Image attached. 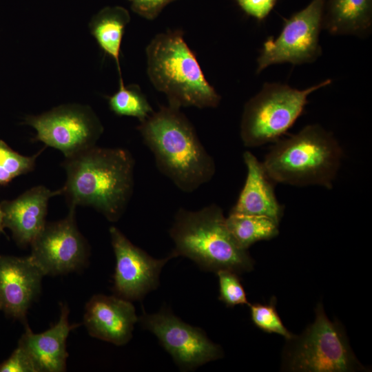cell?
Returning a JSON list of instances; mask_svg holds the SVG:
<instances>
[{"mask_svg": "<svg viewBox=\"0 0 372 372\" xmlns=\"http://www.w3.org/2000/svg\"><path fill=\"white\" fill-rule=\"evenodd\" d=\"M61 194V189L52 191L43 185H38L14 200L1 203L4 212V227L11 231L18 245H30L45 225L49 200Z\"/></svg>", "mask_w": 372, "mask_h": 372, "instance_id": "15", "label": "cell"}, {"mask_svg": "<svg viewBox=\"0 0 372 372\" xmlns=\"http://www.w3.org/2000/svg\"><path fill=\"white\" fill-rule=\"evenodd\" d=\"M138 320L156 335L181 369L192 370L223 355L221 347L203 330L185 323L168 309L153 314L143 312Z\"/></svg>", "mask_w": 372, "mask_h": 372, "instance_id": "10", "label": "cell"}, {"mask_svg": "<svg viewBox=\"0 0 372 372\" xmlns=\"http://www.w3.org/2000/svg\"><path fill=\"white\" fill-rule=\"evenodd\" d=\"M226 223L237 244L246 250L255 242L270 240L279 233V223L265 216L229 212Z\"/></svg>", "mask_w": 372, "mask_h": 372, "instance_id": "20", "label": "cell"}, {"mask_svg": "<svg viewBox=\"0 0 372 372\" xmlns=\"http://www.w3.org/2000/svg\"><path fill=\"white\" fill-rule=\"evenodd\" d=\"M173 258L184 256L203 270H228L238 274L251 271L254 261L231 234L223 209L211 204L197 211L179 208L169 230Z\"/></svg>", "mask_w": 372, "mask_h": 372, "instance_id": "3", "label": "cell"}, {"mask_svg": "<svg viewBox=\"0 0 372 372\" xmlns=\"http://www.w3.org/2000/svg\"><path fill=\"white\" fill-rule=\"evenodd\" d=\"M130 21L127 9L121 6H108L101 9L90 23V32L101 50L117 65L121 77L119 56L125 28Z\"/></svg>", "mask_w": 372, "mask_h": 372, "instance_id": "19", "label": "cell"}, {"mask_svg": "<svg viewBox=\"0 0 372 372\" xmlns=\"http://www.w3.org/2000/svg\"><path fill=\"white\" fill-rule=\"evenodd\" d=\"M108 104L116 115L136 117L140 122L154 112L140 87L134 84L125 85L122 77L118 90L108 98Z\"/></svg>", "mask_w": 372, "mask_h": 372, "instance_id": "21", "label": "cell"}, {"mask_svg": "<svg viewBox=\"0 0 372 372\" xmlns=\"http://www.w3.org/2000/svg\"><path fill=\"white\" fill-rule=\"evenodd\" d=\"M135 162L127 149L93 146L65 158L61 187L69 207L89 206L107 220L120 219L132 197Z\"/></svg>", "mask_w": 372, "mask_h": 372, "instance_id": "1", "label": "cell"}, {"mask_svg": "<svg viewBox=\"0 0 372 372\" xmlns=\"http://www.w3.org/2000/svg\"><path fill=\"white\" fill-rule=\"evenodd\" d=\"M216 274L219 283L218 298L220 301L229 307L249 304L238 273L228 270H220Z\"/></svg>", "mask_w": 372, "mask_h": 372, "instance_id": "24", "label": "cell"}, {"mask_svg": "<svg viewBox=\"0 0 372 372\" xmlns=\"http://www.w3.org/2000/svg\"><path fill=\"white\" fill-rule=\"evenodd\" d=\"M253 323L258 329L269 333H276L287 340L295 335L285 327L276 310V298L272 297L267 304L255 303L248 305Z\"/></svg>", "mask_w": 372, "mask_h": 372, "instance_id": "23", "label": "cell"}, {"mask_svg": "<svg viewBox=\"0 0 372 372\" xmlns=\"http://www.w3.org/2000/svg\"><path fill=\"white\" fill-rule=\"evenodd\" d=\"M315 313L314 322L300 335L288 340L282 369L303 372L364 371L342 324L328 318L321 303L318 304Z\"/></svg>", "mask_w": 372, "mask_h": 372, "instance_id": "6", "label": "cell"}, {"mask_svg": "<svg viewBox=\"0 0 372 372\" xmlns=\"http://www.w3.org/2000/svg\"><path fill=\"white\" fill-rule=\"evenodd\" d=\"M325 0H312L302 10L285 19L280 34L269 37L257 59V73L268 66L289 63H312L322 54L319 36Z\"/></svg>", "mask_w": 372, "mask_h": 372, "instance_id": "8", "label": "cell"}, {"mask_svg": "<svg viewBox=\"0 0 372 372\" xmlns=\"http://www.w3.org/2000/svg\"><path fill=\"white\" fill-rule=\"evenodd\" d=\"M24 123L37 132L34 140L59 149L65 158L96 145L103 127L93 110L78 104L62 105Z\"/></svg>", "mask_w": 372, "mask_h": 372, "instance_id": "9", "label": "cell"}, {"mask_svg": "<svg viewBox=\"0 0 372 372\" xmlns=\"http://www.w3.org/2000/svg\"><path fill=\"white\" fill-rule=\"evenodd\" d=\"M132 10L148 20L155 19L163 9L176 0H129Z\"/></svg>", "mask_w": 372, "mask_h": 372, "instance_id": "26", "label": "cell"}, {"mask_svg": "<svg viewBox=\"0 0 372 372\" xmlns=\"http://www.w3.org/2000/svg\"><path fill=\"white\" fill-rule=\"evenodd\" d=\"M41 152L40 150L32 156H24L0 140V185H6L14 178L32 172Z\"/></svg>", "mask_w": 372, "mask_h": 372, "instance_id": "22", "label": "cell"}, {"mask_svg": "<svg viewBox=\"0 0 372 372\" xmlns=\"http://www.w3.org/2000/svg\"><path fill=\"white\" fill-rule=\"evenodd\" d=\"M43 276L30 256L0 255V311L26 324L28 311L40 295Z\"/></svg>", "mask_w": 372, "mask_h": 372, "instance_id": "13", "label": "cell"}, {"mask_svg": "<svg viewBox=\"0 0 372 372\" xmlns=\"http://www.w3.org/2000/svg\"><path fill=\"white\" fill-rule=\"evenodd\" d=\"M242 156L247 176L230 213L265 216L280 223L284 207L275 194V182L267 173L262 162L251 152L245 151Z\"/></svg>", "mask_w": 372, "mask_h": 372, "instance_id": "17", "label": "cell"}, {"mask_svg": "<svg viewBox=\"0 0 372 372\" xmlns=\"http://www.w3.org/2000/svg\"><path fill=\"white\" fill-rule=\"evenodd\" d=\"M372 24V0H329L322 28L332 34L364 36Z\"/></svg>", "mask_w": 372, "mask_h": 372, "instance_id": "18", "label": "cell"}, {"mask_svg": "<svg viewBox=\"0 0 372 372\" xmlns=\"http://www.w3.org/2000/svg\"><path fill=\"white\" fill-rule=\"evenodd\" d=\"M0 234H1V232H0Z\"/></svg>", "mask_w": 372, "mask_h": 372, "instance_id": "29", "label": "cell"}, {"mask_svg": "<svg viewBox=\"0 0 372 372\" xmlns=\"http://www.w3.org/2000/svg\"><path fill=\"white\" fill-rule=\"evenodd\" d=\"M4 212L0 203V232H3L4 229Z\"/></svg>", "mask_w": 372, "mask_h": 372, "instance_id": "28", "label": "cell"}, {"mask_svg": "<svg viewBox=\"0 0 372 372\" xmlns=\"http://www.w3.org/2000/svg\"><path fill=\"white\" fill-rule=\"evenodd\" d=\"M147 73L169 106L216 107L221 97L206 79L180 30L156 34L146 48Z\"/></svg>", "mask_w": 372, "mask_h": 372, "instance_id": "4", "label": "cell"}, {"mask_svg": "<svg viewBox=\"0 0 372 372\" xmlns=\"http://www.w3.org/2000/svg\"><path fill=\"white\" fill-rule=\"evenodd\" d=\"M0 372H35V369L29 357L18 346L0 364Z\"/></svg>", "mask_w": 372, "mask_h": 372, "instance_id": "25", "label": "cell"}, {"mask_svg": "<svg viewBox=\"0 0 372 372\" xmlns=\"http://www.w3.org/2000/svg\"><path fill=\"white\" fill-rule=\"evenodd\" d=\"M67 216L45 223L30 244L32 260L45 276L66 274L81 269L87 260L89 247L77 228L75 207Z\"/></svg>", "mask_w": 372, "mask_h": 372, "instance_id": "11", "label": "cell"}, {"mask_svg": "<svg viewBox=\"0 0 372 372\" xmlns=\"http://www.w3.org/2000/svg\"><path fill=\"white\" fill-rule=\"evenodd\" d=\"M138 320L132 302L117 296L96 294L85 305L83 322L90 335L118 346L130 340Z\"/></svg>", "mask_w": 372, "mask_h": 372, "instance_id": "14", "label": "cell"}, {"mask_svg": "<svg viewBox=\"0 0 372 372\" xmlns=\"http://www.w3.org/2000/svg\"><path fill=\"white\" fill-rule=\"evenodd\" d=\"M343 152L338 141L319 125L275 142L263 166L275 183L294 186L333 187Z\"/></svg>", "mask_w": 372, "mask_h": 372, "instance_id": "5", "label": "cell"}, {"mask_svg": "<svg viewBox=\"0 0 372 372\" xmlns=\"http://www.w3.org/2000/svg\"><path fill=\"white\" fill-rule=\"evenodd\" d=\"M137 130L158 170L181 191L193 192L214 176V158L179 108L161 106L141 121Z\"/></svg>", "mask_w": 372, "mask_h": 372, "instance_id": "2", "label": "cell"}, {"mask_svg": "<svg viewBox=\"0 0 372 372\" xmlns=\"http://www.w3.org/2000/svg\"><path fill=\"white\" fill-rule=\"evenodd\" d=\"M116 258L114 291L116 295L131 300H141L159 285V276L172 255L161 259L150 256L134 245L118 228H110Z\"/></svg>", "mask_w": 372, "mask_h": 372, "instance_id": "12", "label": "cell"}, {"mask_svg": "<svg viewBox=\"0 0 372 372\" xmlns=\"http://www.w3.org/2000/svg\"><path fill=\"white\" fill-rule=\"evenodd\" d=\"M331 83L327 79L304 90L267 83L245 105L240 138L247 147H256L280 139L302 114L313 92Z\"/></svg>", "mask_w": 372, "mask_h": 372, "instance_id": "7", "label": "cell"}, {"mask_svg": "<svg viewBox=\"0 0 372 372\" xmlns=\"http://www.w3.org/2000/svg\"><path fill=\"white\" fill-rule=\"evenodd\" d=\"M248 15L258 21L265 19L275 6L277 0H236Z\"/></svg>", "mask_w": 372, "mask_h": 372, "instance_id": "27", "label": "cell"}, {"mask_svg": "<svg viewBox=\"0 0 372 372\" xmlns=\"http://www.w3.org/2000/svg\"><path fill=\"white\" fill-rule=\"evenodd\" d=\"M70 309L65 303L61 304L59 321L49 329L34 333L25 324V331L21 336L18 346L30 359L35 372H63L66 369L68 353L66 341L72 329L79 324L69 322Z\"/></svg>", "mask_w": 372, "mask_h": 372, "instance_id": "16", "label": "cell"}]
</instances>
